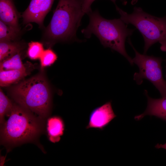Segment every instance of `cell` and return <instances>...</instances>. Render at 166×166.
I'll list each match as a JSON object with an SVG mask.
<instances>
[{
  "label": "cell",
  "instance_id": "cell-22",
  "mask_svg": "<svg viewBox=\"0 0 166 166\" xmlns=\"http://www.w3.org/2000/svg\"><path fill=\"white\" fill-rule=\"evenodd\" d=\"M138 0H132L131 1V4L132 5L135 4L137 2Z\"/></svg>",
  "mask_w": 166,
  "mask_h": 166
},
{
  "label": "cell",
  "instance_id": "cell-12",
  "mask_svg": "<svg viewBox=\"0 0 166 166\" xmlns=\"http://www.w3.org/2000/svg\"><path fill=\"white\" fill-rule=\"evenodd\" d=\"M29 73L27 68L20 70H0V85L7 87L16 84Z\"/></svg>",
  "mask_w": 166,
  "mask_h": 166
},
{
  "label": "cell",
  "instance_id": "cell-6",
  "mask_svg": "<svg viewBox=\"0 0 166 166\" xmlns=\"http://www.w3.org/2000/svg\"><path fill=\"white\" fill-rule=\"evenodd\" d=\"M128 42L135 53V57L132 59L133 63L139 68V72L135 73L133 75V80L137 84L140 85L144 79H147L158 90L162 97H166V81L163 75L162 59L141 54L134 48L129 39Z\"/></svg>",
  "mask_w": 166,
  "mask_h": 166
},
{
  "label": "cell",
  "instance_id": "cell-1",
  "mask_svg": "<svg viewBox=\"0 0 166 166\" xmlns=\"http://www.w3.org/2000/svg\"><path fill=\"white\" fill-rule=\"evenodd\" d=\"M45 120L17 103H13L7 121L0 126V143L12 147L35 140L44 132Z\"/></svg>",
  "mask_w": 166,
  "mask_h": 166
},
{
  "label": "cell",
  "instance_id": "cell-21",
  "mask_svg": "<svg viewBox=\"0 0 166 166\" xmlns=\"http://www.w3.org/2000/svg\"><path fill=\"white\" fill-rule=\"evenodd\" d=\"M155 147L157 148H163L166 150V143L164 144H157Z\"/></svg>",
  "mask_w": 166,
  "mask_h": 166
},
{
  "label": "cell",
  "instance_id": "cell-15",
  "mask_svg": "<svg viewBox=\"0 0 166 166\" xmlns=\"http://www.w3.org/2000/svg\"><path fill=\"white\" fill-rule=\"evenodd\" d=\"M20 34V29L13 27L0 20V42L15 41Z\"/></svg>",
  "mask_w": 166,
  "mask_h": 166
},
{
  "label": "cell",
  "instance_id": "cell-16",
  "mask_svg": "<svg viewBox=\"0 0 166 166\" xmlns=\"http://www.w3.org/2000/svg\"><path fill=\"white\" fill-rule=\"evenodd\" d=\"M13 106V103L0 89V125L5 122L6 116H9Z\"/></svg>",
  "mask_w": 166,
  "mask_h": 166
},
{
  "label": "cell",
  "instance_id": "cell-5",
  "mask_svg": "<svg viewBox=\"0 0 166 166\" xmlns=\"http://www.w3.org/2000/svg\"><path fill=\"white\" fill-rule=\"evenodd\" d=\"M116 7L120 19L125 24L134 26L143 36L144 41V54L154 44L166 39V16H154L136 7L132 14H128L117 6Z\"/></svg>",
  "mask_w": 166,
  "mask_h": 166
},
{
  "label": "cell",
  "instance_id": "cell-17",
  "mask_svg": "<svg viewBox=\"0 0 166 166\" xmlns=\"http://www.w3.org/2000/svg\"><path fill=\"white\" fill-rule=\"evenodd\" d=\"M44 51L43 44L38 42H31L28 44L27 54L32 60L39 59Z\"/></svg>",
  "mask_w": 166,
  "mask_h": 166
},
{
  "label": "cell",
  "instance_id": "cell-14",
  "mask_svg": "<svg viewBox=\"0 0 166 166\" xmlns=\"http://www.w3.org/2000/svg\"><path fill=\"white\" fill-rule=\"evenodd\" d=\"M0 62V70H20L26 68L22 62L20 53Z\"/></svg>",
  "mask_w": 166,
  "mask_h": 166
},
{
  "label": "cell",
  "instance_id": "cell-7",
  "mask_svg": "<svg viewBox=\"0 0 166 166\" xmlns=\"http://www.w3.org/2000/svg\"><path fill=\"white\" fill-rule=\"evenodd\" d=\"M54 0H30L26 10L22 16L23 22L37 23L41 28L43 27V21L50 11Z\"/></svg>",
  "mask_w": 166,
  "mask_h": 166
},
{
  "label": "cell",
  "instance_id": "cell-2",
  "mask_svg": "<svg viewBox=\"0 0 166 166\" xmlns=\"http://www.w3.org/2000/svg\"><path fill=\"white\" fill-rule=\"evenodd\" d=\"M83 0H59L51 20L45 30L43 39L52 46L60 42L75 41L76 32L85 14Z\"/></svg>",
  "mask_w": 166,
  "mask_h": 166
},
{
  "label": "cell",
  "instance_id": "cell-9",
  "mask_svg": "<svg viewBox=\"0 0 166 166\" xmlns=\"http://www.w3.org/2000/svg\"><path fill=\"white\" fill-rule=\"evenodd\" d=\"M144 93L148 99L147 107L143 113L136 116L135 119L138 121L146 115L154 116L166 121V97L152 98L148 96L146 90Z\"/></svg>",
  "mask_w": 166,
  "mask_h": 166
},
{
  "label": "cell",
  "instance_id": "cell-11",
  "mask_svg": "<svg viewBox=\"0 0 166 166\" xmlns=\"http://www.w3.org/2000/svg\"><path fill=\"white\" fill-rule=\"evenodd\" d=\"M47 125L50 141L53 143L59 142L65 130V124L62 119L58 116L52 117L48 120Z\"/></svg>",
  "mask_w": 166,
  "mask_h": 166
},
{
  "label": "cell",
  "instance_id": "cell-10",
  "mask_svg": "<svg viewBox=\"0 0 166 166\" xmlns=\"http://www.w3.org/2000/svg\"><path fill=\"white\" fill-rule=\"evenodd\" d=\"M19 15L13 0H0V19L13 27L20 29Z\"/></svg>",
  "mask_w": 166,
  "mask_h": 166
},
{
  "label": "cell",
  "instance_id": "cell-4",
  "mask_svg": "<svg viewBox=\"0 0 166 166\" xmlns=\"http://www.w3.org/2000/svg\"><path fill=\"white\" fill-rule=\"evenodd\" d=\"M88 14L89 24L81 30L85 37L89 38L92 34H94L103 46L117 52L124 56L131 65H133L132 59L126 52L125 42L127 37L131 35L134 30L128 29L127 24L120 18L106 19L97 11H91Z\"/></svg>",
  "mask_w": 166,
  "mask_h": 166
},
{
  "label": "cell",
  "instance_id": "cell-19",
  "mask_svg": "<svg viewBox=\"0 0 166 166\" xmlns=\"http://www.w3.org/2000/svg\"><path fill=\"white\" fill-rule=\"evenodd\" d=\"M95 0H83L82 8L85 14H87L91 11V6L93 2ZM114 4L117 0H110Z\"/></svg>",
  "mask_w": 166,
  "mask_h": 166
},
{
  "label": "cell",
  "instance_id": "cell-13",
  "mask_svg": "<svg viewBox=\"0 0 166 166\" xmlns=\"http://www.w3.org/2000/svg\"><path fill=\"white\" fill-rule=\"evenodd\" d=\"M24 46L19 42H0V61L20 53Z\"/></svg>",
  "mask_w": 166,
  "mask_h": 166
},
{
  "label": "cell",
  "instance_id": "cell-3",
  "mask_svg": "<svg viewBox=\"0 0 166 166\" xmlns=\"http://www.w3.org/2000/svg\"><path fill=\"white\" fill-rule=\"evenodd\" d=\"M17 104L46 120L50 113L51 97L48 83L40 74L15 84L10 90Z\"/></svg>",
  "mask_w": 166,
  "mask_h": 166
},
{
  "label": "cell",
  "instance_id": "cell-20",
  "mask_svg": "<svg viewBox=\"0 0 166 166\" xmlns=\"http://www.w3.org/2000/svg\"><path fill=\"white\" fill-rule=\"evenodd\" d=\"M161 44L160 49L161 51L166 52V39L159 42ZM165 77L166 78V69Z\"/></svg>",
  "mask_w": 166,
  "mask_h": 166
},
{
  "label": "cell",
  "instance_id": "cell-8",
  "mask_svg": "<svg viewBox=\"0 0 166 166\" xmlns=\"http://www.w3.org/2000/svg\"><path fill=\"white\" fill-rule=\"evenodd\" d=\"M116 116L112 109L111 102L108 101L91 112L85 128L102 130Z\"/></svg>",
  "mask_w": 166,
  "mask_h": 166
},
{
  "label": "cell",
  "instance_id": "cell-18",
  "mask_svg": "<svg viewBox=\"0 0 166 166\" xmlns=\"http://www.w3.org/2000/svg\"><path fill=\"white\" fill-rule=\"evenodd\" d=\"M56 53L50 48L44 50L39 59L42 69L50 66L57 60Z\"/></svg>",
  "mask_w": 166,
  "mask_h": 166
}]
</instances>
